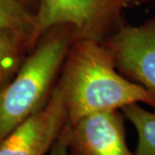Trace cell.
Masks as SVG:
<instances>
[{
    "mask_svg": "<svg viewBox=\"0 0 155 155\" xmlns=\"http://www.w3.org/2000/svg\"><path fill=\"white\" fill-rule=\"evenodd\" d=\"M67 108L68 123L104 111H121L133 104L155 110V97L123 76L103 42L77 39L71 45L58 83Z\"/></svg>",
    "mask_w": 155,
    "mask_h": 155,
    "instance_id": "cell-1",
    "label": "cell"
},
{
    "mask_svg": "<svg viewBox=\"0 0 155 155\" xmlns=\"http://www.w3.org/2000/svg\"><path fill=\"white\" fill-rule=\"evenodd\" d=\"M48 32L0 91V140L41 109L54 90L75 36L69 26H58Z\"/></svg>",
    "mask_w": 155,
    "mask_h": 155,
    "instance_id": "cell-2",
    "label": "cell"
},
{
    "mask_svg": "<svg viewBox=\"0 0 155 155\" xmlns=\"http://www.w3.org/2000/svg\"><path fill=\"white\" fill-rule=\"evenodd\" d=\"M154 0H39L27 46H32L49 30L58 26L72 28L77 39L103 42L125 25L127 9Z\"/></svg>",
    "mask_w": 155,
    "mask_h": 155,
    "instance_id": "cell-3",
    "label": "cell"
},
{
    "mask_svg": "<svg viewBox=\"0 0 155 155\" xmlns=\"http://www.w3.org/2000/svg\"><path fill=\"white\" fill-rule=\"evenodd\" d=\"M103 43L117 70L155 97V15L137 25L125 24Z\"/></svg>",
    "mask_w": 155,
    "mask_h": 155,
    "instance_id": "cell-4",
    "label": "cell"
},
{
    "mask_svg": "<svg viewBox=\"0 0 155 155\" xmlns=\"http://www.w3.org/2000/svg\"><path fill=\"white\" fill-rule=\"evenodd\" d=\"M67 123L66 104L57 85L41 109L0 140V155H48Z\"/></svg>",
    "mask_w": 155,
    "mask_h": 155,
    "instance_id": "cell-5",
    "label": "cell"
},
{
    "mask_svg": "<svg viewBox=\"0 0 155 155\" xmlns=\"http://www.w3.org/2000/svg\"><path fill=\"white\" fill-rule=\"evenodd\" d=\"M122 111H104L67 123L69 155H136L126 140Z\"/></svg>",
    "mask_w": 155,
    "mask_h": 155,
    "instance_id": "cell-6",
    "label": "cell"
},
{
    "mask_svg": "<svg viewBox=\"0 0 155 155\" xmlns=\"http://www.w3.org/2000/svg\"><path fill=\"white\" fill-rule=\"evenodd\" d=\"M29 31L16 27H0V91L15 76L22 64Z\"/></svg>",
    "mask_w": 155,
    "mask_h": 155,
    "instance_id": "cell-7",
    "label": "cell"
},
{
    "mask_svg": "<svg viewBox=\"0 0 155 155\" xmlns=\"http://www.w3.org/2000/svg\"><path fill=\"white\" fill-rule=\"evenodd\" d=\"M121 111L137 134L135 154L155 155V111L148 110L140 104L130 105Z\"/></svg>",
    "mask_w": 155,
    "mask_h": 155,
    "instance_id": "cell-8",
    "label": "cell"
},
{
    "mask_svg": "<svg viewBox=\"0 0 155 155\" xmlns=\"http://www.w3.org/2000/svg\"><path fill=\"white\" fill-rule=\"evenodd\" d=\"M31 15L25 6L12 0H0V27H16L30 30Z\"/></svg>",
    "mask_w": 155,
    "mask_h": 155,
    "instance_id": "cell-9",
    "label": "cell"
},
{
    "mask_svg": "<svg viewBox=\"0 0 155 155\" xmlns=\"http://www.w3.org/2000/svg\"><path fill=\"white\" fill-rule=\"evenodd\" d=\"M48 155H69V148H68L67 137L64 134V130L61 132L57 141L52 145L51 149L49 150Z\"/></svg>",
    "mask_w": 155,
    "mask_h": 155,
    "instance_id": "cell-10",
    "label": "cell"
},
{
    "mask_svg": "<svg viewBox=\"0 0 155 155\" xmlns=\"http://www.w3.org/2000/svg\"><path fill=\"white\" fill-rule=\"evenodd\" d=\"M12 1H15V2L19 3V4H21V5L25 6V4H27V3L30 1V0H12Z\"/></svg>",
    "mask_w": 155,
    "mask_h": 155,
    "instance_id": "cell-11",
    "label": "cell"
}]
</instances>
